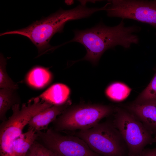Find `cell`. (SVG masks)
Here are the masks:
<instances>
[{
	"instance_id": "9",
	"label": "cell",
	"mask_w": 156,
	"mask_h": 156,
	"mask_svg": "<svg viewBox=\"0 0 156 156\" xmlns=\"http://www.w3.org/2000/svg\"><path fill=\"white\" fill-rule=\"evenodd\" d=\"M70 99L60 105H54L36 114L30 120L28 124V129L36 132L47 129L49 125L53 122L71 105Z\"/></svg>"
},
{
	"instance_id": "15",
	"label": "cell",
	"mask_w": 156,
	"mask_h": 156,
	"mask_svg": "<svg viewBox=\"0 0 156 156\" xmlns=\"http://www.w3.org/2000/svg\"><path fill=\"white\" fill-rule=\"evenodd\" d=\"M131 89L126 84L116 82L110 85L105 91L107 96L111 100L117 102L124 100L129 95Z\"/></svg>"
},
{
	"instance_id": "1",
	"label": "cell",
	"mask_w": 156,
	"mask_h": 156,
	"mask_svg": "<svg viewBox=\"0 0 156 156\" xmlns=\"http://www.w3.org/2000/svg\"><path fill=\"white\" fill-rule=\"evenodd\" d=\"M140 27L135 26L126 27L122 20L118 25L107 26L100 23L90 29L74 31V36L67 42H77L85 48L86 53L82 59L74 62L86 60L96 65L103 53L116 46L127 48L132 44H137L139 39L135 33Z\"/></svg>"
},
{
	"instance_id": "11",
	"label": "cell",
	"mask_w": 156,
	"mask_h": 156,
	"mask_svg": "<svg viewBox=\"0 0 156 156\" xmlns=\"http://www.w3.org/2000/svg\"><path fill=\"white\" fill-rule=\"evenodd\" d=\"M70 92V88L66 85L57 83L51 86L38 97L53 105H60L69 99Z\"/></svg>"
},
{
	"instance_id": "17",
	"label": "cell",
	"mask_w": 156,
	"mask_h": 156,
	"mask_svg": "<svg viewBox=\"0 0 156 156\" xmlns=\"http://www.w3.org/2000/svg\"><path fill=\"white\" fill-rule=\"evenodd\" d=\"M6 59L2 54L0 57V88L17 90L18 85L9 77L6 71Z\"/></svg>"
},
{
	"instance_id": "12",
	"label": "cell",
	"mask_w": 156,
	"mask_h": 156,
	"mask_svg": "<svg viewBox=\"0 0 156 156\" xmlns=\"http://www.w3.org/2000/svg\"><path fill=\"white\" fill-rule=\"evenodd\" d=\"M37 138V132L31 129L20 135L13 143L15 156H26Z\"/></svg>"
},
{
	"instance_id": "8",
	"label": "cell",
	"mask_w": 156,
	"mask_h": 156,
	"mask_svg": "<svg viewBox=\"0 0 156 156\" xmlns=\"http://www.w3.org/2000/svg\"><path fill=\"white\" fill-rule=\"evenodd\" d=\"M106 11L109 17L129 19L156 28V3L153 1H109Z\"/></svg>"
},
{
	"instance_id": "7",
	"label": "cell",
	"mask_w": 156,
	"mask_h": 156,
	"mask_svg": "<svg viewBox=\"0 0 156 156\" xmlns=\"http://www.w3.org/2000/svg\"><path fill=\"white\" fill-rule=\"evenodd\" d=\"M37 133L36 141L59 156H103L92 151L75 135H63L52 127Z\"/></svg>"
},
{
	"instance_id": "20",
	"label": "cell",
	"mask_w": 156,
	"mask_h": 156,
	"mask_svg": "<svg viewBox=\"0 0 156 156\" xmlns=\"http://www.w3.org/2000/svg\"><path fill=\"white\" fill-rule=\"evenodd\" d=\"M26 156H36V155L30 150L27 152Z\"/></svg>"
},
{
	"instance_id": "4",
	"label": "cell",
	"mask_w": 156,
	"mask_h": 156,
	"mask_svg": "<svg viewBox=\"0 0 156 156\" xmlns=\"http://www.w3.org/2000/svg\"><path fill=\"white\" fill-rule=\"evenodd\" d=\"M115 108L97 104L70 105L53 122L52 128L58 132L88 129L114 113Z\"/></svg>"
},
{
	"instance_id": "18",
	"label": "cell",
	"mask_w": 156,
	"mask_h": 156,
	"mask_svg": "<svg viewBox=\"0 0 156 156\" xmlns=\"http://www.w3.org/2000/svg\"><path fill=\"white\" fill-rule=\"evenodd\" d=\"M29 150L36 156H59L36 140L35 141Z\"/></svg>"
},
{
	"instance_id": "16",
	"label": "cell",
	"mask_w": 156,
	"mask_h": 156,
	"mask_svg": "<svg viewBox=\"0 0 156 156\" xmlns=\"http://www.w3.org/2000/svg\"><path fill=\"white\" fill-rule=\"evenodd\" d=\"M156 101V72L147 86L132 103L142 105Z\"/></svg>"
},
{
	"instance_id": "13",
	"label": "cell",
	"mask_w": 156,
	"mask_h": 156,
	"mask_svg": "<svg viewBox=\"0 0 156 156\" xmlns=\"http://www.w3.org/2000/svg\"><path fill=\"white\" fill-rule=\"evenodd\" d=\"M16 90L3 88L0 90V120H6L7 112L14 105L20 104L21 100Z\"/></svg>"
},
{
	"instance_id": "6",
	"label": "cell",
	"mask_w": 156,
	"mask_h": 156,
	"mask_svg": "<svg viewBox=\"0 0 156 156\" xmlns=\"http://www.w3.org/2000/svg\"><path fill=\"white\" fill-rule=\"evenodd\" d=\"M112 120L127 147L128 156H139L148 144L156 143V136L126 109L116 107Z\"/></svg>"
},
{
	"instance_id": "2",
	"label": "cell",
	"mask_w": 156,
	"mask_h": 156,
	"mask_svg": "<svg viewBox=\"0 0 156 156\" xmlns=\"http://www.w3.org/2000/svg\"><path fill=\"white\" fill-rule=\"evenodd\" d=\"M97 8H89L81 3L75 8L60 9L45 18L33 23L25 28L0 34L1 36L18 34L27 38L37 48L39 53L51 48L49 42L54 35L61 33L66 23L70 21L88 17L99 11Z\"/></svg>"
},
{
	"instance_id": "3",
	"label": "cell",
	"mask_w": 156,
	"mask_h": 156,
	"mask_svg": "<svg viewBox=\"0 0 156 156\" xmlns=\"http://www.w3.org/2000/svg\"><path fill=\"white\" fill-rule=\"evenodd\" d=\"M19 104L12 108V114L0 125V155L15 156L13 143L22 134L23 129L31 118L39 112L51 106V103L38 97L31 99L21 108Z\"/></svg>"
},
{
	"instance_id": "14",
	"label": "cell",
	"mask_w": 156,
	"mask_h": 156,
	"mask_svg": "<svg viewBox=\"0 0 156 156\" xmlns=\"http://www.w3.org/2000/svg\"><path fill=\"white\" fill-rule=\"evenodd\" d=\"M52 78V75L48 70L38 66L33 68L28 74L27 80L31 86L41 88L48 84Z\"/></svg>"
},
{
	"instance_id": "21",
	"label": "cell",
	"mask_w": 156,
	"mask_h": 156,
	"mask_svg": "<svg viewBox=\"0 0 156 156\" xmlns=\"http://www.w3.org/2000/svg\"><path fill=\"white\" fill-rule=\"evenodd\" d=\"M65 2L68 5H70L73 3V1H65Z\"/></svg>"
},
{
	"instance_id": "19",
	"label": "cell",
	"mask_w": 156,
	"mask_h": 156,
	"mask_svg": "<svg viewBox=\"0 0 156 156\" xmlns=\"http://www.w3.org/2000/svg\"><path fill=\"white\" fill-rule=\"evenodd\" d=\"M139 156H156V147L153 148H144Z\"/></svg>"
},
{
	"instance_id": "22",
	"label": "cell",
	"mask_w": 156,
	"mask_h": 156,
	"mask_svg": "<svg viewBox=\"0 0 156 156\" xmlns=\"http://www.w3.org/2000/svg\"><path fill=\"white\" fill-rule=\"evenodd\" d=\"M153 1L156 3V0H154Z\"/></svg>"
},
{
	"instance_id": "5",
	"label": "cell",
	"mask_w": 156,
	"mask_h": 156,
	"mask_svg": "<svg viewBox=\"0 0 156 156\" xmlns=\"http://www.w3.org/2000/svg\"><path fill=\"white\" fill-rule=\"evenodd\" d=\"M94 152L103 156H128L127 145L112 121L99 123L79 131L76 135Z\"/></svg>"
},
{
	"instance_id": "10",
	"label": "cell",
	"mask_w": 156,
	"mask_h": 156,
	"mask_svg": "<svg viewBox=\"0 0 156 156\" xmlns=\"http://www.w3.org/2000/svg\"><path fill=\"white\" fill-rule=\"evenodd\" d=\"M125 108L156 136V101L142 105L132 103Z\"/></svg>"
}]
</instances>
